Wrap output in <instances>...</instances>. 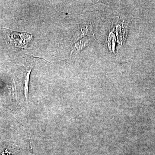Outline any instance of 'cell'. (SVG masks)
<instances>
[{"label":"cell","instance_id":"cell-1","mask_svg":"<svg viewBox=\"0 0 155 155\" xmlns=\"http://www.w3.org/2000/svg\"><path fill=\"white\" fill-rule=\"evenodd\" d=\"M7 42L14 49L19 50L26 48L32 38V35L26 32H18L5 29Z\"/></svg>","mask_w":155,"mask_h":155},{"label":"cell","instance_id":"cell-2","mask_svg":"<svg viewBox=\"0 0 155 155\" xmlns=\"http://www.w3.org/2000/svg\"><path fill=\"white\" fill-rule=\"evenodd\" d=\"M31 68L28 67L26 70V73L24 80V93L25 95V103H26V109H27V116L28 121V91L29 86V77Z\"/></svg>","mask_w":155,"mask_h":155},{"label":"cell","instance_id":"cell-3","mask_svg":"<svg viewBox=\"0 0 155 155\" xmlns=\"http://www.w3.org/2000/svg\"><path fill=\"white\" fill-rule=\"evenodd\" d=\"M92 30V28L91 26H88V25H84L82 26L74 35V38L75 41L79 40L80 39L84 37L89 36Z\"/></svg>","mask_w":155,"mask_h":155},{"label":"cell","instance_id":"cell-4","mask_svg":"<svg viewBox=\"0 0 155 155\" xmlns=\"http://www.w3.org/2000/svg\"><path fill=\"white\" fill-rule=\"evenodd\" d=\"M91 41V39L90 37H85L83 39L79 40L78 41L75 43V46L72 51L71 54H76L80 51L89 44Z\"/></svg>","mask_w":155,"mask_h":155}]
</instances>
